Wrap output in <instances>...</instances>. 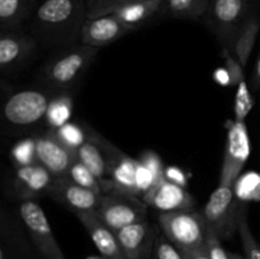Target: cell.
<instances>
[{"instance_id":"obj_1","label":"cell","mask_w":260,"mask_h":259,"mask_svg":"<svg viewBox=\"0 0 260 259\" xmlns=\"http://www.w3.org/2000/svg\"><path fill=\"white\" fill-rule=\"evenodd\" d=\"M86 0H42L28 19L30 35L47 45L69 46L80 38Z\"/></svg>"},{"instance_id":"obj_2","label":"cell","mask_w":260,"mask_h":259,"mask_svg":"<svg viewBox=\"0 0 260 259\" xmlns=\"http://www.w3.org/2000/svg\"><path fill=\"white\" fill-rule=\"evenodd\" d=\"M86 132L99 145L106 157L109 178L101 182L103 193L124 192L142 197L155 184L152 174L140 160L132 159L93 128H86Z\"/></svg>"},{"instance_id":"obj_3","label":"cell","mask_w":260,"mask_h":259,"mask_svg":"<svg viewBox=\"0 0 260 259\" xmlns=\"http://www.w3.org/2000/svg\"><path fill=\"white\" fill-rule=\"evenodd\" d=\"M98 51L99 48L83 43L65 48L43 66L41 81L55 90L70 88L90 65Z\"/></svg>"},{"instance_id":"obj_4","label":"cell","mask_w":260,"mask_h":259,"mask_svg":"<svg viewBox=\"0 0 260 259\" xmlns=\"http://www.w3.org/2000/svg\"><path fill=\"white\" fill-rule=\"evenodd\" d=\"M159 225L162 234L183 253L206 245L208 226L202 212L194 210L161 212Z\"/></svg>"},{"instance_id":"obj_5","label":"cell","mask_w":260,"mask_h":259,"mask_svg":"<svg viewBox=\"0 0 260 259\" xmlns=\"http://www.w3.org/2000/svg\"><path fill=\"white\" fill-rule=\"evenodd\" d=\"M250 15V0H210L205 18L223 50L233 52L236 35Z\"/></svg>"},{"instance_id":"obj_6","label":"cell","mask_w":260,"mask_h":259,"mask_svg":"<svg viewBox=\"0 0 260 259\" xmlns=\"http://www.w3.org/2000/svg\"><path fill=\"white\" fill-rule=\"evenodd\" d=\"M20 223L29 236L41 259H66L58 245L43 208L35 200L20 201L18 206Z\"/></svg>"},{"instance_id":"obj_7","label":"cell","mask_w":260,"mask_h":259,"mask_svg":"<svg viewBox=\"0 0 260 259\" xmlns=\"http://www.w3.org/2000/svg\"><path fill=\"white\" fill-rule=\"evenodd\" d=\"M96 212L103 222L117 233L126 226L146 220L147 205L131 193L109 192L102 196Z\"/></svg>"},{"instance_id":"obj_8","label":"cell","mask_w":260,"mask_h":259,"mask_svg":"<svg viewBox=\"0 0 260 259\" xmlns=\"http://www.w3.org/2000/svg\"><path fill=\"white\" fill-rule=\"evenodd\" d=\"M239 206L240 203L236 201L233 187L218 184L208 198L202 215L208 228L221 240H228L238 233Z\"/></svg>"},{"instance_id":"obj_9","label":"cell","mask_w":260,"mask_h":259,"mask_svg":"<svg viewBox=\"0 0 260 259\" xmlns=\"http://www.w3.org/2000/svg\"><path fill=\"white\" fill-rule=\"evenodd\" d=\"M51 98L43 90L25 89L13 94L4 104V118L15 127H29L45 119Z\"/></svg>"},{"instance_id":"obj_10","label":"cell","mask_w":260,"mask_h":259,"mask_svg":"<svg viewBox=\"0 0 260 259\" xmlns=\"http://www.w3.org/2000/svg\"><path fill=\"white\" fill-rule=\"evenodd\" d=\"M249 156H250V137L245 122L234 121L226 137L220 185L234 187Z\"/></svg>"},{"instance_id":"obj_11","label":"cell","mask_w":260,"mask_h":259,"mask_svg":"<svg viewBox=\"0 0 260 259\" xmlns=\"http://www.w3.org/2000/svg\"><path fill=\"white\" fill-rule=\"evenodd\" d=\"M48 196L76 215L98 210L103 195H98L88 188L81 187L68 175H61L55 178L48 190Z\"/></svg>"},{"instance_id":"obj_12","label":"cell","mask_w":260,"mask_h":259,"mask_svg":"<svg viewBox=\"0 0 260 259\" xmlns=\"http://www.w3.org/2000/svg\"><path fill=\"white\" fill-rule=\"evenodd\" d=\"M37 40L18 29H2L0 35V69L10 74L24 65L35 52Z\"/></svg>"},{"instance_id":"obj_13","label":"cell","mask_w":260,"mask_h":259,"mask_svg":"<svg viewBox=\"0 0 260 259\" xmlns=\"http://www.w3.org/2000/svg\"><path fill=\"white\" fill-rule=\"evenodd\" d=\"M37 163L50 170L55 177L68 174L69 169L76 160V151L66 146L51 131L35 137Z\"/></svg>"},{"instance_id":"obj_14","label":"cell","mask_w":260,"mask_h":259,"mask_svg":"<svg viewBox=\"0 0 260 259\" xmlns=\"http://www.w3.org/2000/svg\"><path fill=\"white\" fill-rule=\"evenodd\" d=\"M141 200L147 206L161 212L180 210H193L196 201L193 196L182 185L168 180L167 178L152 185Z\"/></svg>"},{"instance_id":"obj_15","label":"cell","mask_w":260,"mask_h":259,"mask_svg":"<svg viewBox=\"0 0 260 259\" xmlns=\"http://www.w3.org/2000/svg\"><path fill=\"white\" fill-rule=\"evenodd\" d=\"M124 259H151L156 231L147 220L132 223L116 233Z\"/></svg>"},{"instance_id":"obj_16","label":"cell","mask_w":260,"mask_h":259,"mask_svg":"<svg viewBox=\"0 0 260 259\" xmlns=\"http://www.w3.org/2000/svg\"><path fill=\"white\" fill-rule=\"evenodd\" d=\"M132 30V28L127 27L114 14L86 18L81 29L80 41L83 45L101 48L128 35Z\"/></svg>"},{"instance_id":"obj_17","label":"cell","mask_w":260,"mask_h":259,"mask_svg":"<svg viewBox=\"0 0 260 259\" xmlns=\"http://www.w3.org/2000/svg\"><path fill=\"white\" fill-rule=\"evenodd\" d=\"M76 217L90 236L99 255L104 259H124L116 233L99 217L96 211L76 213Z\"/></svg>"},{"instance_id":"obj_18","label":"cell","mask_w":260,"mask_h":259,"mask_svg":"<svg viewBox=\"0 0 260 259\" xmlns=\"http://www.w3.org/2000/svg\"><path fill=\"white\" fill-rule=\"evenodd\" d=\"M55 175L38 163L17 168L14 177V192L24 200H36L43 195H48Z\"/></svg>"},{"instance_id":"obj_19","label":"cell","mask_w":260,"mask_h":259,"mask_svg":"<svg viewBox=\"0 0 260 259\" xmlns=\"http://www.w3.org/2000/svg\"><path fill=\"white\" fill-rule=\"evenodd\" d=\"M161 9L162 0H145L118 8L111 14L116 15L122 23L135 30L151 19L155 14L161 12Z\"/></svg>"},{"instance_id":"obj_20","label":"cell","mask_w":260,"mask_h":259,"mask_svg":"<svg viewBox=\"0 0 260 259\" xmlns=\"http://www.w3.org/2000/svg\"><path fill=\"white\" fill-rule=\"evenodd\" d=\"M37 0H0L2 29H18L37 7Z\"/></svg>"},{"instance_id":"obj_21","label":"cell","mask_w":260,"mask_h":259,"mask_svg":"<svg viewBox=\"0 0 260 259\" xmlns=\"http://www.w3.org/2000/svg\"><path fill=\"white\" fill-rule=\"evenodd\" d=\"M260 28V20L256 15L251 14L246 19L243 27L240 28L236 35L233 46V55L239 60V62L245 68L248 63L249 57L251 55L254 45H255L256 36H258Z\"/></svg>"},{"instance_id":"obj_22","label":"cell","mask_w":260,"mask_h":259,"mask_svg":"<svg viewBox=\"0 0 260 259\" xmlns=\"http://www.w3.org/2000/svg\"><path fill=\"white\" fill-rule=\"evenodd\" d=\"M76 159L83 163L99 180H106L108 175L106 157L99 145L88 135V140L76 150Z\"/></svg>"},{"instance_id":"obj_23","label":"cell","mask_w":260,"mask_h":259,"mask_svg":"<svg viewBox=\"0 0 260 259\" xmlns=\"http://www.w3.org/2000/svg\"><path fill=\"white\" fill-rule=\"evenodd\" d=\"M210 0H162V9L179 19H200L206 14Z\"/></svg>"},{"instance_id":"obj_24","label":"cell","mask_w":260,"mask_h":259,"mask_svg":"<svg viewBox=\"0 0 260 259\" xmlns=\"http://www.w3.org/2000/svg\"><path fill=\"white\" fill-rule=\"evenodd\" d=\"M71 116H73V101L68 94H58L55 98H51L45 117L46 123L51 130H57L70 122Z\"/></svg>"},{"instance_id":"obj_25","label":"cell","mask_w":260,"mask_h":259,"mask_svg":"<svg viewBox=\"0 0 260 259\" xmlns=\"http://www.w3.org/2000/svg\"><path fill=\"white\" fill-rule=\"evenodd\" d=\"M238 233L240 235L245 258L260 259V244L251 233L248 222V216H246V206L244 203H240V206H239Z\"/></svg>"},{"instance_id":"obj_26","label":"cell","mask_w":260,"mask_h":259,"mask_svg":"<svg viewBox=\"0 0 260 259\" xmlns=\"http://www.w3.org/2000/svg\"><path fill=\"white\" fill-rule=\"evenodd\" d=\"M69 178L71 180H74L75 183H78L79 185L84 188H88V189L93 190V192L98 193V195H104L103 188H102L101 180L85 167L81 161H79L78 159L74 161V164L71 165V168L68 172Z\"/></svg>"},{"instance_id":"obj_27","label":"cell","mask_w":260,"mask_h":259,"mask_svg":"<svg viewBox=\"0 0 260 259\" xmlns=\"http://www.w3.org/2000/svg\"><path fill=\"white\" fill-rule=\"evenodd\" d=\"M55 132L56 136L63 142L68 147L73 150H78L84 142L88 140V132L86 128H83L79 124L73 123V122H68L60 128L52 130Z\"/></svg>"},{"instance_id":"obj_28","label":"cell","mask_w":260,"mask_h":259,"mask_svg":"<svg viewBox=\"0 0 260 259\" xmlns=\"http://www.w3.org/2000/svg\"><path fill=\"white\" fill-rule=\"evenodd\" d=\"M10 159L17 168L37 163L36 139H24L17 142L10 150Z\"/></svg>"},{"instance_id":"obj_29","label":"cell","mask_w":260,"mask_h":259,"mask_svg":"<svg viewBox=\"0 0 260 259\" xmlns=\"http://www.w3.org/2000/svg\"><path fill=\"white\" fill-rule=\"evenodd\" d=\"M254 107V99L251 96L250 90L245 80L241 81L238 85L235 95V103H234V121L245 122L246 117L250 113Z\"/></svg>"},{"instance_id":"obj_30","label":"cell","mask_w":260,"mask_h":259,"mask_svg":"<svg viewBox=\"0 0 260 259\" xmlns=\"http://www.w3.org/2000/svg\"><path fill=\"white\" fill-rule=\"evenodd\" d=\"M151 259H185V255L162 234L157 235Z\"/></svg>"},{"instance_id":"obj_31","label":"cell","mask_w":260,"mask_h":259,"mask_svg":"<svg viewBox=\"0 0 260 259\" xmlns=\"http://www.w3.org/2000/svg\"><path fill=\"white\" fill-rule=\"evenodd\" d=\"M139 2H145V0H98L90 9H88L86 18H96L102 17V15L111 14L118 8Z\"/></svg>"},{"instance_id":"obj_32","label":"cell","mask_w":260,"mask_h":259,"mask_svg":"<svg viewBox=\"0 0 260 259\" xmlns=\"http://www.w3.org/2000/svg\"><path fill=\"white\" fill-rule=\"evenodd\" d=\"M141 164L152 174L155 184L165 178V168L162 165L161 159L154 151H145L140 159Z\"/></svg>"},{"instance_id":"obj_33","label":"cell","mask_w":260,"mask_h":259,"mask_svg":"<svg viewBox=\"0 0 260 259\" xmlns=\"http://www.w3.org/2000/svg\"><path fill=\"white\" fill-rule=\"evenodd\" d=\"M225 55V70L229 73V76L231 79V84L238 86L243 80H245L244 75V66L239 62L238 58L234 55H231L230 50H223Z\"/></svg>"},{"instance_id":"obj_34","label":"cell","mask_w":260,"mask_h":259,"mask_svg":"<svg viewBox=\"0 0 260 259\" xmlns=\"http://www.w3.org/2000/svg\"><path fill=\"white\" fill-rule=\"evenodd\" d=\"M206 245H207L211 259H231L230 253L223 248L222 240H221V239L216 235L215 231L210 228H207Z\"/></svg>"},{"instance_id":"obj_35","label":"cell","mask_w":260,"mask_h":259,"mask_svg":"<svg viewBox=\"0 0 260 259\" xmlns=\"http://www.w3.org/2000/svg\"><path fill=\"white\" fill-rule=\"evenodd\" d=\"M165 178L170 182L182 185V187H185V184H187V178H185L184 172L177 167L165 168Z\"/></svg>"},{"instance_id":"obj_36","label":"cell","mask_w":260,"mask_h":259,"mask_svg":"<svg viewBox=\"0 0 260 259\" xmlns=\"http://www.w3.org/2000/svg\"><path fill=\"white\" fill-rule=\"evenodd\" d=\"M184 255L185 259H211L207 245H203L201 248L194 249V250L187 251V253H184Z\"/></svg>"},{"instance_id":"obj_37","label":"cell","mask_w":260,"mask_h":259,"mask_svg":"<svg viewBox=\"0 0 260 259\" xmlns=\"http://www.w3.org/2000/svg\"><path fill=\"white\" fill-rule=\"evenodd\" d=\"M251 84H253L254 90H259L260 89V53L256 60L255 66H254L253 75H251Z\"/></svg>"},{"instance_id":"obj_38","label":"cell","mask_w":260,"mask_h":259,"mask_svg":"<svg viewBox=\"0 0 260 259\" xmlns=\"http://www.w3.org/2000/svg\"><path fill=\"white\" fill-rule=\"evenodd\" d=\"M229 253H230V251H229ZM230 256H231V259H246L245 256L240 255V254H238V253H230Z\"/></svg>"},{"instance_id":"obj_39","label":"cell","mask_w":260,"mask_h":259,"mask_svg":"<svg viewBox=\"0 0 260 259\" xmlns=\"http://www.w3.org/2000/svg\"><path fill=\"white\" fill-rule=\"evenodd\" d=\"M96 2H98V0H86V7H88V9H90Z\"/></svg>"},{"instance_id":"obj_40","label":"cell","mask_w":260,"mask_h":259,"mask_svg":"<svg viewBox=\"0 0 260 259\" xmlns=\"http://www.w3.org/2000/svg\"><path fill=\"white\" fill-rule=\"evenodd\" d=\"M86 259H104V258H102V256L99 255V256H90V258H86Z\"/></svg>"}]
</instances>
